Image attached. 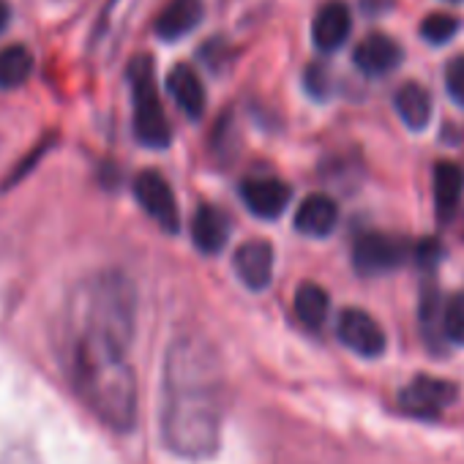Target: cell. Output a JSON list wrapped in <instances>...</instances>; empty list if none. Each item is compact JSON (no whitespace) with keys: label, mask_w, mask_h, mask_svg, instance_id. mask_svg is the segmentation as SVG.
<instances>
[{"label":"cell","mask_w":464,"mask_h":464,"mask_svg":"<svg viewBox=\"0 0 464 464\" xmlns=\"http://www.w3.org/2000/svg\"><path fill=\"white\" fill-rule=\"evenodd\" d=\"M167 91L175 99V104L186 112V118L199 121L205 112V85L199 74L188 63H178L167 74Z\"/></svg>","instance_id":"14"},{"label":"cell","mask_w":464,"mask_h":464,"mask_svg":"<svg viewBox=\"0 0 464 464\" xmlns=\"http://www.w3.org/2000/svg\"><path fill=\"white\" fill-rule=\"evenodd\" d=\"M410 257V246L393 236H382V232H366L355 241L353 249V266L363 276H380L401 268Z\"/></svg>","instance_id":"5"},{"label":"cell","mask_w":464,"mask_h":464,"mask_svg":"<svg viewBox=\"0 0 464 464\" xmlns=\"http://www.w3.org/2000/svg\"><path fill=\"white\" fill-rule=\"evenodd\" d=\"M353 28V14L344 0H328L314 14L312 23V42L320 53H334L339 50Z\"/></svg>","instance_id":"9"},{"label":"cell","mask_w":464,"mask_h":464,"mask_svg":"<svg viewBox=\"0 0 464 464\" xmlns=\"http://www.w3.org/2000/svg\"><path fill=\"white\" fill-rule=\"evenodd\" d=\"M134 197L142 205V210L164 229V232H178L180 216H178V199L172 194V186L164 180L161 172L156 169H142L134 178Z\"/></svg>","instance_id":"7"},{"label":"cell","mask_w":464,"mask_h":464,"mask_svg":"<svg viewBox=\"0 0 464 464\" xmlns=\"http://www.w3.org/2000/svg\"><path fill=\"white\" fill-rule=\"evenodd\" d=\"M246 208L260 218H279L290 202V186L279 178H249L241 186Z\"/></svg>","instance_id":"12"},{"label":"cell","mask_w":464,"mask_h":464,"mask_svg":"<svg viewBox=\"0 0 464 464\" xmlns=\"http://www.w3.org/2000/svg\"><path fill=\"white\" fill-rule=\"evenodd\" d=\"M306 91L314 96V99H325L328 96V91H331V80H328V72H325V66L323 63H312V66H306Z\"/></svg>","instance_id":"24"},{"label":"cell","mask_w":464,"mask_h":464,"mask_svg":"<svg viewBox=\"0 0 464 464\" xmlns=\"http://www.w3.org/2000/svg\"><path fill=\"white\" fill-rule=\"evenodd\" d=\"M456 396L459 391L453 382L418 374L399 391V410L412 418H437L456 401Z\"/></svg>","instance_id":"6"},{"label":"cell","mask_w":464,"mask_h":464,"mask_svg":"<svg viewBox=\"0 0 464 464\" xmlns=\"http://www.w3.org/2000/svg\"><path fill=\"white\" fill-rule=\"evenodd\" d=\"M227 404V374L216 347L202 334L178 336L164 358L161 440L183 459L218 450Z\"/></svg>","instance_id":"1"},{"label":"cell","mask_w":464,"mask_h":464,"mask_svg":"<svg viewBox=\"0 0 464 464\" xmlns=\"http://www.w3.org/2000/svg\"><path fill=\"white\" fill-rule=\"evenodd\" d=\"M450 4H459V0H450Z\"/></svg>","instance_id":"27"},{"label":"cell","mask_w":464,"mask_h":464,"mask_svg":"<svg viewBox=\"0 0 464 464\" xmlns=\"http://www.w3.org/2000/svg\"><path fill=\"white\" fill-rule=\"evenodd\" d=\"M129 347L93 331H69L66 366L77 396L110 429L129 431L137 423V377Z\"/></svg>","instance_id":"2"},{"label":"cell","mask_w":464,"mask_h":464,"mask_svg":"<svg viewBox=\"0 0 464 464\" xmlns=\"http://www.w3.org/2000/svg\"><path fill=\"white\" fill-rule=\"evenodd\" d=\"M336 334L347 350L363 358H380L385 353V331L363 309H344L336 320Z\"/></svg>","instance_id":"8"},{"label":"cell","mask_w":464,"mask_h":464,"mask_svg":"<svg viewBox=\"0 0 464 464\" xmlns=\"http://www.w3.org/2000/svg\"><path fill=\"white\" fill-rule=\"evenodd\" d=\"M232 266H236L238 279L249 290L260 293L274 279V246L268 241H249L236 252Z\"/></svg>","instance_id":"11"},{"label":"cell","mask_w":464,"mask_h":464,"mask_svg":"<svg viewBox=\"0 0 464 464\" xmlns=\"http://www.w3.org/2000/svg\"><path fill=\"white\" fill-rule=\"evenodd\" d=\"M393 107L399 112V118L404 121L407 129L412 131H420L429 126V118H431V96L423 85L418 82H404L396 96H393Z\"/></svg>","instance_id":"17"},{"label":"cell","mask_w":464,"mask_h":464,"mask_svg":"<svg viewBox=\"0 0 464 464\" xmlns=\"http://www.w3.org/2000/svg\"><path fill=\"white\" fill-rule=\"evenodd\" d=\"M339 221V205L328 194H309L295 210V227L309 238H325Z\"/></svg>","instance_id":"15"},{"label":"cell","mask_w":464,"mask_h":464,"mask_svg":"<svg viewBox=\"0 0 464 464\" xmlns=\"http://www.w3.org/2000/svg\"><path fill=\"white\" fill-rule=\"evenodd\" d=\"M202 20V0H169L156 20V36L164 42H178L188 36Z\"/></svg>","instance_id":"16"},{"label":"cell","mask_w":464,"mask_h":464,"mask_svg":"<svg viewBox=\"0 0 464 464\" xmlns=\"http://www.w3.org/2000/svg\"><path fill=\"white\" fill-rule=\"evenodd\" d=\"M445 88L456 104L464 107V55H456L445 66Z\"/></svg>","instance_id":"23"},{"label":"cell","mask_w":464,"mask_h":464,"mask_svg":"<svg viewBox=\"0 0 464 464\" xmlns=\"http://www.w3.org/2000/svg\"><path fill=\"white\" fill-rule=\"evenodd\" d=\"M442 336L464 344V295H450L442 306Z\"/></svg>","instance_id":"22"},{"label":"cell","mask_w":464,"mask_h":464,"mask_svg":"<svg viewBox=\"0 0 464 464\" xmlns=\"http://www.w3.org/2000/svg\"><path fill=\"white\" fill-rule=\"evenodd\" d=\"M191 238H194L197 252L218 255L227 246V241H229V221H227V216L218 208L208 205V202L197 205L194 218H191Z\"/></svg>","instance_id":"13"},{"label":"cell","mask_w":464,"mask_h":464,"mask_svg":"<svg viewBox=\"0 0 464 464\" xmlns=\"http://www.w3.org/2000/svg\"><path fill=\"white\" fill-rule=\"evenodd\" d=\"M328 309H331V298L328 293L314 285V282H304L295 290V314L306 328H323L328 320Z\"/></svg>","instance_id":"19"},{"label":"cell","mask_w":464,"mask_h":464,"mask_svg":"<svg viewBox=\"0 0 464 464\" xmlns=\"http://www.w3.org/2000/svg\"><path fill=\"white\" fill-rule=\"evenodd\" d=\"M12 23V6H9V0H0V34H4Z\"/></svg>","instance_id":"26"},{"label":"cell","mask_w":464,"mask_h":464,"mask_svg":"<svg viewBox=\"0 0 464 464\" xmlns=\"http://www.w3.org/2000/svg\"><path fill=\"white\" fill-rule=\"evenodd\" d=\"M199 58H202L213 72H221L224 61H229V58H227V44H224L221 39H210V42L199 50Z\"/></svg>","instance_id":"25"},{"label":"cell","mask_w":464,"mask_h":464,"mask_svg":"<svg viewBox=\"0 0 464 464\" xmlns=\"http://www.w3.org/2000/svg\"><path fill=\"white\" fill-rule=\"evenodd\" d=\"M353 61L366 77H385L401 63V47L385 34H369L358 42Z\"/></svg>","instance_id":"10"},{"label":"cell","mask_w":464,"mask_h":464,"mask_svg":"<svg viewBox=\"0 0 464 464\" xmlns=\"http://www.w3.org/2000/svg\"><path fill=\"white\" fill-rule=\"evenodd\" d=\"M131 99H134V137L145 148H167L172 142V129L164 115L156 91V72L150 55H134L126 69Z\"/></svg>","instance_id":"4"},{"label":"cell","mask_w":464,"mask_h":464,"mask_svg":"<svg viewBox=\"0 0 464 464\" xmlns=\"http://www.w3.org/2000/svg\"><path fill=\"white\" fill-rule=\"evenodd\" d=\"M459 31V20L450 17V14H429L423 23H420V36L429 42V44H448Z\"/></svg>","instance_id":"21"},{"label":"cell","mask_w":464,"mask_h":464,"mask_svg":"<svg viewBox=\"0 0 464 464\" xmlns=\"http://www.w3.org/2000/svg\"><path fill=\"white\" fill-rule=\"evenodd\" d=\"M31 72H34V55L25 44H9L0 50V91L25 85Z\"/></svg>","instance_id":"20"},{"label":"cell","mask_w":464,"mask_h":464,"mask_svg":"<svg viewBox=\"0 0 464 464\" xmlns=\"http://www.w3.org/2000/svg\"><path fill=\"white\" fill-rule=\"evenodd\" d=\"M461 199V169L453 161H440L434 167V208L437 218L448 224Z\"/></svg>","instance_id":"18"},{"label":"cell","mask_w":464,"mask_h":464,"mask_svg":"<svg viewBox=\"0 0 464 464\" xmlns=\"http://www.w3.org/2000/svg\"><path fill=\"white\" fill-rule=\"evenodd\" d=\"M137 293L126 274L102 271L85 279L69 304V331H93L123 342L134 339Z\"/></svg>","instance_id":"3"}]
</instances>
